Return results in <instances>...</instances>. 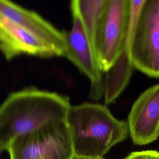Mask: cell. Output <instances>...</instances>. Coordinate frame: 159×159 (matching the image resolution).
I'll use <instances>...</instances> for the list:
<instances>
[{
  "instance_id": "1",
  "label": "cell",
  "mask_w": 159,
  "mask_h": 159,
  "mask_svg": "<svg viewBox=\"0 0 159 159\" xmlns=\"http://www.w3.org/2000/svg\"><path fill=\"white\" fill-rule=\"evenodd\" d=\"M0 52L7 60L20 55L65 57L64 34L37 12L0 0Z\"/></svg>"
},
{
  "instance_id": "4",
  "label": "cell",
  "mask_w": 159,
  "mask_h": 159,
  "mask_svg": "<svg viewBox=\"0 0 159 159\" xmlns=\"http://www.w3.org/2000/svg\"><path fill=\"white\" fill-rule=\"evenodd\" d=\"M133 67L152 78H159V0H143L128 43Z\"/></svg>"
},
{
  "instance_id": "9",
  "label": "cell",
  "mask_w": 159,
  "mask_h": 159,
  "mask_svg": "<svg viewBox=\"0 0 159 159\" xmlns=\"http://www.w3.org/2000/svg\"><path fill=\"white\" fill-rule=\"evenodd\" d=\"M143 159H159V152L155 150H146Z\"/></svg>"
},
{
  "instance_id": "12",
  "label": "cell",
  "mask_w": 159,
  "mask_h": 159,
  "mask_svg": "<svg viewBox=\"0 0 159 159\" xmlns=\"http://www.w3.org/2000/svg\"><path fill=\"white\" fill-rule=\"evenodd\" d=\"M0 152H1V151H0Z\"/></svg>"
},
{
  "instance_id": "7",
  "label": "cell",
  "mask_w": 159,
  "mask_h": 159,
  "mask_svg": "<svg viewBox=\"0 0 159 159\" xmlns=\"http://www.w3.org/2000/svg\"><path fill=\"white\" fill-rule=\"evenodd\" d=\"M129 133L133 143L145 145L159 137V84L140 94L128 116Z\"/></svg>"
},
{
  "instance_id": "11",
  "label": "cell",
  "mask_w": 159,
  "mask_h": 159,
  "mask_svg": "<svg viewBox=\"0 0 159 159\" xmlns=\"http://www.w3.org/2000/svg\"><path fill=\"white\" fill-rule=\"evenodd\" d=\"M71 159H106L103 157L102 158H97V157H85V156H79L76 155H74Z\"/></svg>"
},
{
  "instance_id": "8",
  "label": "cell",
  "mask_w": 159,
  "mask_h": 159,
  "mask_svg": "<svg viewBox=\"0 0 159 159\" xmlns=\"http://www.w3.org/2000/svg\"><path fill=\"white\" fill-rule=\"evenodd\" d=\"M104 0H70L73 19L83 25L92 48L94 50L95 30L98 16ZM96 55V54H95Z\"/></svg>"
},
{
  "instance_id": "3",
  "label": "cell",
  "mask_w": 159,
  "mask_h": 159,
  "mask_svg": "<svg viewBox=\"0 0 159 159\" xmlns=\"http://www.w3.org/2000/svg\"><path fill=\"white\" fill-rule=\"evenodd\" d=\"M65 121L74 154L102 158L129 134L127 122L116 119L105 105L85 102L71 106Z\"/></svg>"
},
{
  "instance_id": "6",
  "label": "cell",
  "mask_w": 159,
  "mask_h": 159,
  "mask_svg": "<svg viewBox=\"0 0 159 159\" xmlns=\"http://www.w3.org/2000/svg\"><path fill=\"white\" fill-rule=\"evenodd\" d=\"M72 26L63 32L66 55L90 81V96L98 100L103 96L102 72L99 68L89 38L81 23L73 19Z\"/></svg>"
},
{
  "instance_id": "5",
  "label": "cell",
  "mask_w": 159,
  "mask_h": 159,
  "mask_svg": "<svg viewBox=\"0 0 159 159\" xmlns=\"http://www.w3.org/2000/svg\"><path fill=\"white\" fill-rule=\"evenodd\" d=\"M7 151L10 159H71L75 155L65 120L51 122L16 139Z\"/></svg>"
},
{
  "instance_id": "2",
  "label": "cell",
  "mask_w": 159,
  "mask_h": 159,
  "mask_svg": "<svg viewBox=\"0 0 159 159\" xmlns=\"http://www.w3.org/2000/svg\"><path fill=\"white\" fill-rule=\"evenodd\" d=\"M71 106L66 96L35 88L11 93L0 106V151L22 135L65 120Z\"/></svg>"
},
{
  "instance_id": "10",
  "label": "cell",
  "mask_w": 159,
  "mask_h": 159,
  "mask_svg": "<svg viewBox=\"0 0 159 159\" xmlns=\"http://www.w3.org/2000/svg\"><path fill=\"white\" fill-rule=\"evenodd\" d=\"M145 155V151L134 152L130 153L124 159H143Z\"/></svg>"
}]
</instances>
